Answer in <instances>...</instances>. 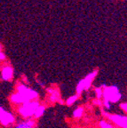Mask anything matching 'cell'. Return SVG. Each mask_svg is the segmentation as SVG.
Returning <instances> with one entry per match:
<instances>
[{"instance_id":"cell-1","label":"cell","mask_w":127,"mask_h":128,"mask_svg":"<svg viewBox=\"0 0 127 128\" xmlns=\"http://www.w3.org/2000/svg\"><path fill=\"white\" fill-rule=\"evenodd\" d=\"M103 100H108L110 103H117L121 100L122 94L116 86H110L103 88V94H102Z\"/></svg>"},{"instance_id":"cell-2","label":"cell","mask_w":127,"mask_h":128,"mask_svg":"<svg viewBox=\"0 0 127 128\" xmlns=\"http://www.w3.org/2000/svg\"><path fill=\"white\" fill-rule=\"evenodd\" d=\"M39 104L40 103L38 100H30V102L22 103L18 108V113L23 118H33L34 113L36 111V108L39 106Z\"/></svg>"},{"instance_id":"cell-3","label":"cell","mask_w":127,"mask_h":128,"mask_svg":"<svg viewBox=\"0 0 127 128\" xmlns=\"http://www.w3.org/2000/svg\"><path fill=\"white\" fill-rule=\"evenodd\" d=\"M16 91H17L16 92H18L22 96L24 102L38 100V97H39V94H38V92L28 87L26 84H19L17 86V88H16Z\"/></svg>"},{"instance_id":"cell-4","label":"cell","mask_w":127,"mask_h":128,"mask_svg":"<svg viewBox=\"0 0 127 128\" xmlns=\"http://www.w3.org/2000/svg\"><path fill=\"white\" fill-rule=\"evenodd\" d=\"M98 74V70H94L92 71L91 73L87 75L86 78H84L82 80H80L78 82L76 88V92L78 96H80V94L84 92V91H87L90 89V87L92 86V84L94 82V79L96 78Z\"/></svg>"},{"instance_id":"cell-5","label":"cell","mask_w":127,"mask_h":128,"mask_svg":"<svg viewBox=\"0 0 127 128\" xmlns=\"http://www.w3.org/2000/svg\"><path fill=\"white\" fill-rule=\"evenodd\" d=\"M102 116L119 128H127V116L119 114H109L104 110H102Z\"/></svg>"},{"instance_id":"cell-6","label":"cell","mask_w":127,"mask_h":128,"mask_svg":"<svg viewBox=\"0 0 127 128\" xmlns=\"http://www.w3.org/2000/svg\"><path fill=\"white\" fill-rule=\"evenodd\" d=\"M15 122V116L9 111H6L3 107L0 106V123L4 126H10Z\"/></svg>"},{"instance_id":"cell-7","label":"cell","mask_w":127,"mask_h":128,"mask_svg":"<svg viewBox=\"0 0 127 128\" xmlns=\"http://www.w3.org/2000/svg\"><path fill=\"white\" fill-rule=\"evenodd\" d=\"M47 92L49 94V100L52 103L54 102H60V103H63L62 102V98H60V92L56 88H48Z\"/></svg>"},{"instance_id":"cell-8","label":"cell","mask_w":127,"mask_h":128,"mask_svg":"<svg viewBox=\"0 0 127 128\" xmlns=\"http://www.w3.org/2000/svg\"><path fill=\"white\" fill-rule=\"evenodd\" d=\"M14 76V70L11 66H6L1 70V78L4 81H10Z\"/></svg>"},{"instance_id":"cell-9","label":"cell","mask_w":127,"mask_h":128,"mask_svg":"<svg viewBox=\"0 0 127 128\" xmlns=\"http://www.w3.org/2000/svg\"><path fill=\"white\" fill-rule=\"evenodd\" d=\"M34 126H36V122H35V120L31 119V118H26V120L23 122L19 123L17 126H15L14 128H31Z\"/></svg>"},{"instance_id":"cell-10","label":"cell","mask_w":127,"mask_h":128,"mask_svg":"<svg viewBox=\"0 0 127 128\" xmlns=\"http://www.w3.org/2000/svg\"><path fill=\"white\" fill-rule=\"evenodd\" d=\"M44 112H46V106L44 105H42V104H39V106L36 108V111L34 113V116L33 118L38 119V118H40L44 114Z\"/></svg>"},{"instance_id":"cell-11","label":"cell","mask_w":127,"mask_h":128,"mask_svg":"<svg viewBox=\"0 0 127 128\" xmlns=\"http://www.w3.org/2000/svg\"><path fill=\"white\" fill-rule=\"evenodd\" d=\"M84 107L82 106H79L78 107L76 108H75L73 111V118H76V119H78V118H82L84 115Z\"/></svg>"},{"instance_id":"cell-12","label":"cell","mask_w":127,"mask_h":128,"mask_svg":"<svg viewBox=\"0 0 127 128\" xmlns=\"http://www.w3.org/2000/svg\"><path fill=\"white\" fill-rule=\"evenodd\" d=\"M78 97H79V96H78L76 94H74V95H71L70 97H68L65 102L66 105H67V106H72V105L75 104L76 102L78 100Z\"/></svg>"},{"instance_id":"cell-13","label":"cell","mask_w":127,"mask_h":128,"mask_svg":"<svg viewBox=\"0 0 127 128\" xmlns=\"http://www.w3.org/2000/svg\"><path fill=\"white\" fill-rule=\"evenodd\" d=\"M99 126L100 128H114L111 123L108 122L107 120H100L99 122Z\"/></svg>"},{"instance_id":"cell-14","label":"cell","mask_w":127,"mask_h":128,"mask_svg":"<svg viewBox=\"0 0 127 128\" xmlns=\"http://www.w3.org/2000/svg\"><path fill=\"white\" fill-rule=\"evenodd\" d=\"M94 92H95L96 98L97 99H101L102 98V94H103V88L99 86V87H96L94 89Z\"/></svg>"},{"instance_id":"cell-15","label":"cell","mask_w":127,"mask_h":128,"mask_svg":"<svg viewBox=\"0 0 127 128\" xmlns=\"http://www.w3.org/2000/svg\"><path fill=\"white\" fill-rule=\"evenodd\" d=\"M102 106L107 110H108L111 108V103L109 102H108V100H102Z\"/></svg>"},{"instance_id":"cell-16","label":"cell","mask_w":127,"mask_h":128,"mask_svg":"<svg viewBox=\"0 0 127 128\" xmlns=\"http://www.w3.org/2000/svg\"><path fill=\"white\" fill-rule=\"evenodd\" d=\"M120 108L124 112H125L127 114V102H123V103L120 104Z\"/></svg>"},{"instance_id":"cell-17","label":"cell","mask_w":127,"mask_h":128,"mask_svg":"<svg viewBox=\"0 0 127 128\" xmlns=\"http://www.w3.org/2000/svg\"><path fill=\"white\" fill-rule=\"evenodd\" d=\"M94 103L98 105V106H102V102L100 100V99H96V100H94Z\"/></svg>"},{"instance_id":"cell-18","label":"cell","mask_w":127,"mask_h":128,"mask_svg":"<svg viewBox=\"0 0 127 128\" xmlns=\"http://www.w3.org/2000/svg\"><path fill=\"white\" fill-rule=\"evenodd\" d=\"M6 59V54L3 52H0V60H4Z\"/></svg>"},{"instance_id":"cell-19","label":"cell","mask_w":127,"mask_h":128,"mask_svg":"<svg viewBox=\"0 0 127 128\" xmlns=\"http://www.w3.org/2000/svg\"><path fill=\"white\" fill-rule=\"evenodd\" d=\"M31 128H36V127H35V126H34V127H31Z\"/></svg>"}]
</instances>
